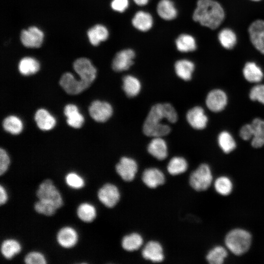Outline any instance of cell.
I'll return each instance as SVG.
<instances>
[{"mask_svg":"<svg viewBox=\"0 0 264 264\" xmlns=\"http://www.w3.org/2000/svg\"><path fill=\"white\" fill-rule=\"evenodd\" d=\"M166 119L170 123L177 120V114L175 108L169 103H159L153 106L143 124L144 134L151 137H162L171 132L170 126L163 123Z\"/></svg>","mask_w":264,"mask_h":264,"instance_id":"1","label":"cell"},{"mask_svg":"<svg viewBox=\"0 0 264 264\" xmlns=\"http://www.w3.org/2000/svg\"><path fill=\"white\" fill-rule=\"evenodd\" d=\"M224 18L223 8L214 0H198L193 15L194 21L212 29L218 28Z\"/></svg>","mask_w":264,"mask_h":264,"instance_id":"2","label":"cell"},{"mask_svg":"<svg viewBox=\"0 0 264 264\" xmlns=\"http://www.w3.org/2000/svg\"><path fill=\"white\" fill-rule=\"evenodd\" d=\"M251 242V236L246 230L235 229L226 236L225 243L227 248L234 254L241 255L249 249Z\"/></svg>","mask_w":264,"mask_h":264,"instance_id":"3","label":"cell"},{"mask_svg":"<svg viewBox=\"0 0 264 264\" xmlns=\"http://www.w3.org/2000/svg\"><path fill=\"white\" fill-rule=\"evenodd\" d=\"M36 196L39 200L51 203L57 208L63 205L62 196L49 179H45L40 184L36 191Z\"/></svg>","mask_w":264,"mask_h":264,"instance_id":"4","label":"cell"},{"mask_svg":"<svg viewBox=\"0 0 264 264\" xmlns=\"http://www.w3.org/2000/svg\"><path fill=\"white\" fill-rule=\"evenodd\" d=\"M212 179L209 166L206 164H202L191 174L189 182L194 189L198 191H202L209 187Z\"/></svg>","mask_w":264,"mask_h":264,"instance_id":"5","label":"cell"},{"mask_svg":"<svg viewBox=\"0 0 264 264\" xmlns=\"http://www.w3.org/2000/svg\"><path fill=\"white\" fill-rule=\"evenodd\" d=\"M73 68L79 75L80 80L90 85L94 81L97 70L91 61L86 58H80L75 61Z\"/></svg>","mask_w":264,"mask_h":264,"instance_id":"6","label":"cell"},{"mask_svg":"<svg viewBox=\"0 0 264 264\" xmlns=\"http://www.w3.org/2000/svg\"><path fill=\"white\" fill-rule=\"evenodd\" d=\"M60 85L65 91L71 95L78 94L90 86V84L84 81L76 80L69 72L64 73L60 80Z\"/></svg>","mask_w":264,"mask_h":264,"instance_id":"7","label":"cell"},{"mask_svg":"<svg viewBox=\"0 0 264 264\" xmlns=\"http://www.w3.org/2000/svg\"><path fill=\"white\" fill-rule=\"evenodd\" d=\"M88 111L94 120L98 122H104L111 116L113 109L109 103L96 100L91 103Z\"/></svg>","mask_w":264,"mask_h":264,"instance_id":"8","label":"cell"},{"mask_svg":"<svg viewBox=\"0 0 264 264\" xmlns=\"http://www.w3.org/2000/svg\"><path fill=\"white\" fill-rule=\"evenodd\" d=\"M44 37V33L41 29L36 26H31L21 32L20 39L26 47L38 48L42 45Z\"/></svg>","mask_w":264,"mask_h":264,"instance_id":"9","label":"cell"},{"mask_svg":"<svg viewBox=\"0 0 264 264\" xmlns=\"http://www.w3.org/2000/svg\"><path fill=\"white\" fill-rule=\"evenodd\" d=\"M99 200L105 206L111 208L118 202L120 198L119 191L114 185L107 183L103 185L98 192Z\"/></svg>","mask_w":264,"mask_h":264,"instance_id":"10","label":"cell"},{"mask_svg":"<svg viewBox=\"0 0 264 264\" xmlns=\"http://www.w3.org/2000/svg\"><path fill=\"white\" fill-rule=\"evenodd\" d=\"M115 168L117 174L124 181H131L134 179L137 172V164L133 159L123 157Z\"/></svg>","mask_w":264,"mask_h":264,"instance_id":"11","label":"cell"},{"mask_svg":"<svg viewBox=\"0 0 264 264\" xmlns=\"http://www.w3.org/2000/svg\"><path fill=\"white\" fill-rule=\"evenodd\" d=\"M135 52L131 49L118 52L112 62V68L116 72L128 70L133 64Z\"/></svg>","mask_w":264,"mask_h":264,"instance_id":"12","label":"cell"},{"mask_svg":"<svg viewBox=\"0 0 264 264\" xmlns=\"http://www.w3.org/2000/svg\"><path fill=\"white\" fill-rule=\"evenodd\" d=\"M251 42L254 47L264 55V21L253 22L248 29Z\"/></svg>","mask_w":264,"mask_h":264,"instance_id":"13","label":"cell"},{"mask_svg":"<svg viewBox=\"0 0 264 264\" xmlns=\"http://www.w3.org/2000/svg\"><path fill=\"white\" fill-rule=\"evenodd\" d=\"M207 108L213 112L222 110L227 103V96L223 90L215 89L209 92L206 98Z\"/></svg>","mask_w":264,"mask_h":264,"instance_id":"14","label":"cell"},{"mask_svg":"<svg viewBox=\"0 0 264 264\" xmlns=\"http://www.w3.org/2000/svg\"><path fill=\"white\" fill-rule=\"evenodd\" d=\"M186 119L190 126L197 130L203 129L208 122V118L204 110L199 106L189 110L186 114Z\"/></svg>","mask_w":264,"mask_h":264,"instance_id":"15","label":"cell"},{"mask_svg":"<svg viewBox=\"0 0 264 264\" xmlns=\"http://www.w3.org/2000/svg\"><path fill=\"white\" fill-rule=\"evenodd\" d=\"M78 235L76 230L69 226L61 228L57 233V241L63 247L70 248L77 243Z\"/></svg>","mask_w":264,"mask_h":264,"instance_id":"16","label":"cell"},{"mask_svg":"<svg viewBox=\"0 0 264 264\" xmlns=\"http://www.w3.org/2000/svg\"><path fill=\"white\" fill-rule=\"evenodd\" d=\"M142 255L146 260L154 263L161 262L164 258L162 246L155 241L148 242L143 248Z\"/></svg>","mask_w":264,"mask_h":264,"instance_id":"17","label":"cell"},{"mask_svg":"<svg viewBox=\"0 0 264 264\" xmlns=\"http://www.w3.org/2000/svg\"><path fill=\"white\" fill-rule=\"evenodd\" d=\"M144 184L148 187L154 188L163 184L165 182V176L159 169L151 168L146 169L142 176Z\"/></svg>","mask_w":264,"mask_h":264,"instance_id":"18","label":"cell"},{"mask_svg":"<svg viewBox=\"0 0 264 264\" xmlns=\"http://www.w3.org/2000/svg\"><path fill=\"white\" fill-rule=\"evenodd\" d=\"M148 151L155 158L163 160L168 155L166 142L161 137H154L148 145Z\"/></svg>","mask_w":264,"mask_h":264,"instance_id":"19","label":"cell"},{"mask_svg":"<svg viewBox=\"0 0 264 264\" xmlns=\"http://www.w3.org/2000/svg\"><path fill=\"white\" fill-rule=\"evenodd\" d=\"M132 22L136 29L145 32L152 28L153 19L150 13L143 11H139L134 15Z\"/></svg>","mask_w":264,"mask_h":264,"instance_id":"20","label":"cell"},{"mask_svg":"<svg viewBox=\"0 0 264 264\" xmlns=\"http://www.w3.org/2000/svg\"><path fill=\"white\" fill-rule=\"evenodd\" d=\"M64 114L67 117L66 122L70 126L79 128L83 124L84 118L75 105H67L64 109Z\"/></svg>","mask_w":264,"mask_h":264,"instance_id":"21","label":"cell"},{"mask_svg":"<svg viewBox=\"0 0 264 264\" xmlns=\"http://www.w3.org/2000/svg\"><path fill=\"white\" fill-rule=\"evenodd\" d=\"M35 120L38 127L42 130L48 131L54 128L56 124L55 118L46 110H38L35 115Z\"/></svg>","mask_w":264,"mask_h":264,"instance_id":"22","label":"cell"},{"mask_svg":"<svg viewBox=\"0 0 264 264\" xmlns=\"http://www.w3.org/2000/svg\"><path fill=\"white\" fill-rule=\"evenodd\" d=\"M87 35L90 44L96 46L108 39L109 31L103 25L96 24L89 29Z\"/></svg>","mask_w":264,"mask_h":264,"instance_id":"23","label":"cell"},{"mask_svg":"<svg viewBox=\"0 0 264 264\" xmlns=\"http://www.w3.org/2000/svg\"><path fill=\"white\" fill-rule=\"evenodd\" d=\"M156 10L159 17L165 20H173L177 14L174 2L170 0H160Z\"/></svg>","mask_w":264,"mask_h":264,"instance_id":"24","label":"cell"},{"mask_svg":"<svg viewBox=\"0 0 264 264\" xmlns=\"http://www.w3.org/2000/svg\"><path fill=\"white\" fill-rule=\"evenodd\" d=\"M251 124L253 131L251 145L256 148L262 147L264 145V120L255 118Z\"/></svg>","mask_w":264,"mask_h":264,"instance_id":"25","label":"cell"},{"mask_svg":"<svg viewBox=\"0 0 264 264\" xmlns=\"http://www.w3.org/2000/svg\"><path fill=\"white\" fill-rule=\"evenodd\" d=\"M194 69V63L188 60H179L175 64V69L176 75L185 81L191 80Z\"/></svg>","mask_w":264,"mask_h":264,"instance_id":"26","label":"cell"},{"mask_svg":"<svg viewBox=\"0 0 264 264\" xmlns=\"http://www.w3.org/2000/svg\"><path fill=\"white\" fill-rule=\"evenodd\" d=\"M123 89L129 97L137 96L140 91L141 84L136 77L132 75H126L123 78Z\"/></svg>","mask_w":264,"mask_h":264,"instance_id":"27","label":"cell"},{"mask_svg":"<svg viewBox=\"0 0 264 264\" xmlns=\"http://www.w3.org/2000/svg\"><path fill=\"white\" fill-rule=\"evenodd\" d=\"M242 72L245 79L251 83H259L264 77L262 69L254 62L247 63Z\"/></svg>","mask_w":264,"mask_h":264,"instance_id":"28","label":"cell"},{"mask_svg":"<svg viewBox=\"0 0 264 264\" xmlns=\"http://www.w3.org/2000/svg\"><path fill=\"white\" fill-rule=\"evenodd\" d=\"M20 72L23 75L36 73L40 69V64L35 58L26 57L22 59L18 65Z\"/></svg>","mask_w":264,"mask_h":264,"instance_id":"29","label":"cell"},{"mask_svg":"<svg viewBox=\"0 0 264 264\" xmlns=\"http://www.w3.org/2000/svg\"><path fill=\"white\" fill-rule=\"evenodd\" d=\"M22 249L20 242L14 239H7L2 242L0 251L3 256L7 259L13 258L19 253Z\"/></svg>","mask_w":264,"mask_h":264,"instance_id":"30","label":"cell"},{"mask_svg":"<svg viewBox=\"0 0 264 264\" xmlns=\"http://www.w3.org/2000/svg\"><path fill=\"white\" fill-rule=\"evenodd\" d=\"M177 49L181 52L194 51L196 49V43L194 38L187 34L180 35L176 40Z\"/></svg>","mask_w":264,"mask_h":264,"instance_id":"31","label":"cell"},{"mask_svg":"<svg viewBox=\"0 0 264 264\" xmlns=\"http://www.w3.org/2000/svg\"><path fill=\"white\" fill-rule=\"evenodd\" d=\"M78 218L86 222L93 221L96 216V211L95 207L88 203H82L79 205L77 209Z\"/></svg>","mask_w":264,"mask_h":264,"instance_id":"32","label":"cell"},{"mask_svg":"<svg viewBox=\"0 0 264 264\" xmlns=\"http://www.w3.org/2000/svg\"><path fill=\"white\" fill-rule=\"evenodd\" d=\"M143 239L138 233H132L125 236L122 241L123 248L128 251L138 249L143 244Z\"/></svg>","mask_w":264,"mask_h":264,"instance_id":"33","label":"cell"},{"mask_svg":"<svg viewBox=\"0 0 264 264\" xmlns=\"http://www.w3.org/2000/svg\"><path fill=\"white\" fill-rule=\"evenodd\" d=\"M218 142L220 149L226 154L231 152L236 147L234 138L227 131H222L219 134Z\"/></svg>","mask_w":264,"mask_h":264,"instance_id":"34","label":"cell"},{"mask_svg":"<svg viewBox=\"0 0 264 264\" xmlns=\"http://www.w3.org/2000/svg\"><path fill=\"white\" fill-rule=\"evenodd\" d=\"M188 168L186 160L183 157L175 156L169 161L167 170L172 175H177L185 172Z\"/></svg>","mask_w":264,"mask_h":264,"instance_id":"35","label":"cell"},{"mask_svg":"<svg viewBox=\"0 0 264 264\" xmlns=\"http://www.w3.org/2000/svg\"><path fill=\"white\" fill-rule=\"evenodd\" d=\"M4 129L13 134H18L23 129L21 120L18 117L11 115L5 118L2 123Z\"/></svg>","mask_w":264,"mask_h":264,"instance_id":"36","label":"cell"},{"mask_svg":"<svg viewBox=\"0 0 264 264\" xmlns=\"http://www.w3.org/2000/svg\"><path fill=\"white\" fill-rule=\"evenodd\" d=\"M219 40L221 45L226 49H232L237 42L235 33L228 28L223 29L220 31Z\"/></svg>","mask_w":264,"mask_h":264,"instance_id":"37","label":"cell"},{"mask_svg":"<svg viewBox=\"0 0 264 264\" xmlns=\"http://www.w3.org/2000/svg\"><path fill=\"white\" fill-rule=\"evenodd\" d=\"M227 256L226 249L222 246H217L209 252L206 259L211 264H221Z\"/></svg>","mask_w":264,"mask_h":264,"instance_id":"38","label":"cell"},{"mask_svg":"<svg viewBox=\"0 0 264 264\" xmlns=\"http://www.w3.org/2000/svg\"><path fill=\"white\" fill-rule=\"evenodd\" d=\"M232 183L229 178L226 176L218 178L215 182V188L217 192L220 195H229L232 190Z\"/></svg>","mask_w":264,"mask_h":264,"instance_id":"39","label":"cell"},{"mask_svg":"<svg viewBox=\"0 0 264 264\" xmlns=\"http://www.w3.org/2000/svg\"><path fill=\"white\" fill-rule=\"evenodd\" d=\"M34 209L39 214L51 216L55 213L58 208L51 203L39 199L35 203Z\"/></svg>","mask_w":264,"mask_h":264,"instance_id":"40","label":"cell"},{"mask_svg":"<svg viewBox=\"0 0 264 264\" xmlns=\"http://www.w3.org/2000/svg\"><path fill=\"white\" fill-rule=\"evenodd\" d=\"M65 180L66 184L73 189H81L85 185L84 179L74 172L67 174L65 177Z\"/></svg>","mask_w":264,"mask_h":264,"instance_id":"41","label":"cell"},{"mask_svg":"<svg viewBox=\"0 0 264 264\" xmlns=\"http://www.w3.org/2000/svg\"><path fill=\"white\" fill-rule=\"evenodd\" d=\"M24 261L27 264H45L46 259L44 255L39 252L33 251L28 253L24 257Z\"/></svg>","mask_w":264,"mask_h":264,"instance_id":"42","label":"cell"},{"mask_svg":"<svg viewBox=\"0 0 264 264\" xmlns=\"http://www.w3.org/2000/svg\"><path fill=\"white\" fill-rule=\"evenodd\" d=\"M249 97L253 101L264 104V85L259 84L253 87L250 90Z\"/></svg>","mask_w":264,"mask_h":264,"instance_id":"43","label":"cell"},{"mask_svg":"<svg viewBox=\"0 0 264 264\" xmlns=\"http://www.w3.org/2000/svg\"><path fill=\"white\" fill-rule=\"evenodd\" d=\"M10 163V158L5 150L0 149V175H3L7 170Z\"/></svg>","mask_w":264,"mask_h":264,"instance_id":"44","label":"cell"},{"mask_svg":"<svg viewBox=\"0 0 264 264\" xmlns=\"http://www.w3.org/2000/svg\"><path fill=\"white\" fill-rule=\"evenodd\" d=\"M110 6L113 10L122 13L128 7L129 0H112Z\"/></svg>","mask_w":264,"mask_h":264,"instance_id":"45","label":"cell"},{"mask_svg":"<svg viewBox=\"0 0 264 264\" xmlns=\"http://www.w3.org/2000/svg\"><path fill=\"white\" fill-rule=\"evenodd\" d=\"M241 137L245 140H249L253 135V131L251 124L243 125L240 131Z\"/></svg>","mask_w":264,"mask_h":264,"instance_id":"46","label":"cell"},{"mask_svg":"<svg viewBox=\"0 0 264 264\" xmlns=\"http://www.w3.org/2000/svg\"><path fill=\"white\" fill-rule=\"evenodd\" d=\"M8 196L5 188L0 185V204L1 205L5 204L7 201Z\"/></svg>","mask_w":264,"mask_h":264,"instance_id":"47","label":"cell"},{"mask_svg":"<svg viewBox=\"0 0 264 264\" xmlns=\"http://www.w3.org/2000/svg\"><path fill=\"white\" fill-rule=\"evenodd\" d=\"M134 2L138 5L144 6L146 5L149 0H133Z\"/></svg>","mask_w":264,"mask_h":264,"instance_id":"48","label":"cell"},{"mask_svg":"<svg viewBox=\"0 0 264 264\" xmlns=\"http://www.w3.org/2000/svg\"><path fill=\"white\" fill-rule=\"evenodd\" d=\"M253 0V1H259V0Z\"/></svg>","mask_w":264,"mask_h":264,"instance_id":"49","label":"cell"}]
</instances>
